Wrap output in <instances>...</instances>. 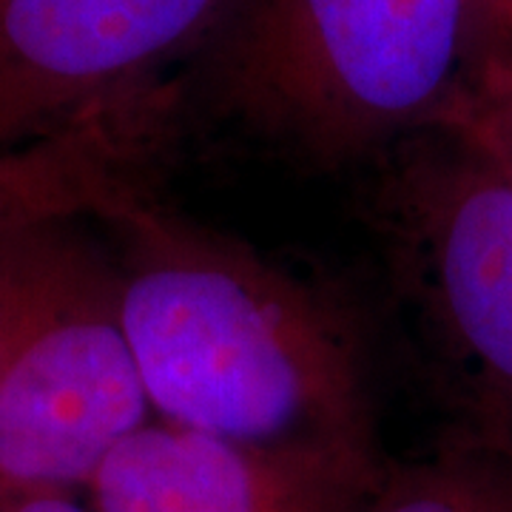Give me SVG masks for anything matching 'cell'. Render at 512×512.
Instances as JSON below:
<instances>
[{
	"label": "cell",
	"mask_w": 512,
	"mask_h": 512,
	"mask_svg": "<svg viewBox=\"0 0 512 512\" xmlns=\"http://www.w3.org/2000/svg\"><path fill=\"white\" fill-rule=\"evenodd\" d=\"M100 225L114 231L123 328L154 419L382 458L362 345L330 296L154 197Z\"/></svg>",
	"instance_id": "cell-1"
},
{
	"label": "cell",
	"mask_w": 512,
	"mask_h": 512,
	"mask_svg": "<svg viewBox=\"0 0 512 512\" xmlns=\"http://www.w3.org/2000/svg\"><path fill=\"white\" fill-rule=\"evenodd\" d=\"M211 100L316 165L439 128L470 72L467 0H228L197 52Z\"/></svg>",
	"instance_id": "cell-2"
},
{
	"label": "cell",
	"mask_w": 512,
	"mask_h": 512,
	"mask_svg": "<svg viewBox=\"0 0 512 512\" xmlns=\"http://www.w3.org/2000/svg\"><path fill=\"white\" fill-rule=\"evenodd\" d=\"M89 222L0 225V490L74 493L151 421L117 259Z\"/></svg>",
	"instance_id": "cell-3"
},
{
	"label": "cell",
	"mask_w": 512,
	"mask_h": 512,
	"mask_svg": "<svg viewBox=\"0 0 512 512\" xmlns=\"http://www.w3.org/2000/svg\"><path fill=\"white\" fill-rule=\"evenodd\" d=\"M379 208L396 282L467 430L512 447V180L461 134L430 128L396 148Z\"/></svg>",
	"instance_id": "cell-4"
},
{
	"label": "cell",
	"mask_w": 512,
	"mask_h": 512,
	"mask_svg": "<svg viewBox=\"0 0 512 512\" xmlns=\"http://www.w3.org/2000/svg\"><path fill=\"white\" fill-rule=\"evenodd\" d=\"M228 0H0V154L160 86Z\"/></svg>",
	"instance_id": "cell-5"
},
{
	"label": "cell",
	"mask_w": 512,
	"mask_h": 512,
	"mask_svg": "<svg viewBox=\"0 0 512 512\" xmlns=\"http://www.w3.org/2000/svg\"><path fill=\"white\" fill-rule=\"evenodd\" d=\"M387 458L254 447L151 419L94 470V512H359Z\"/></svg>",
	"instance_id": "cell-6"
},
{
	"label": "cell",
	"mask_w": 512,
	"mask_h": 512,
	"mask_svg": "<svg viewBox=\"0 0 512 512\" xmlns=\"http://www.w3.org/2000/svg\"><path fill=\"white\" fill-rule=\"evenodd\" d=\"M183 92L163 83L92 111L35 146L0 154V225L111 220L154 197Z\"/></svg>",
	"instance_id": "cell-7"
},
{
	"label": "cell",
	"mask_w": 512,
	"mask_h": 512,
	"mask_svg": "<svg viewBox=\"0 0 512 512\" xmlns=\"http://www.w3.org/2000/svg\"><path fill=\"white\" fill-rule=\"evenodd\" d=\"M359 512H512V447L464 427L427 456L387 461Z\"/></svg>",
	"instance_id": "cell-8"
},
{
	"label": "cell",
	"mask_w": 512,
	"mask_h": 512,
	"mask_svg": "<svg viewBox=\"0 0 512 512\" xmlns=\"http://www.w3.org/2000/svg\"><path fill=\"white\" fill-rule=\"evenodd\" d=\"M439 128L470 140L512 180V57L470 74Z\"/></svg>",
	"instance_id": "cell-9"
},
{
	"label": "cell",
	"mask_w": 512,
	"mask_h": 512,
	"mask_svg": "<svg viewBox=\"0 0 512 512\" xmlns=\"http://www.w3.org/2000/svg\"><path fill=\"white\" fill-rule=\"evenodd\" d=\"M470 12V72L512 57V0H467Z\"/></svg>",
	"instance_id": "cell-10"
},
{
	"label": "cell",
	"mask_w": 512,
	"mask_h": 512,
	"mask_svg": "<svg viewBox=\"0 0 512 512\" xmlns=\"http://www.w3.org/2000/svg\"><path fill=\"white\" fill-rule=\"evenodd\" d=\"M0 512H94L66 490H0Z\"/></svg>",
	"instance_id": "cell-11"
}]
</instances>
